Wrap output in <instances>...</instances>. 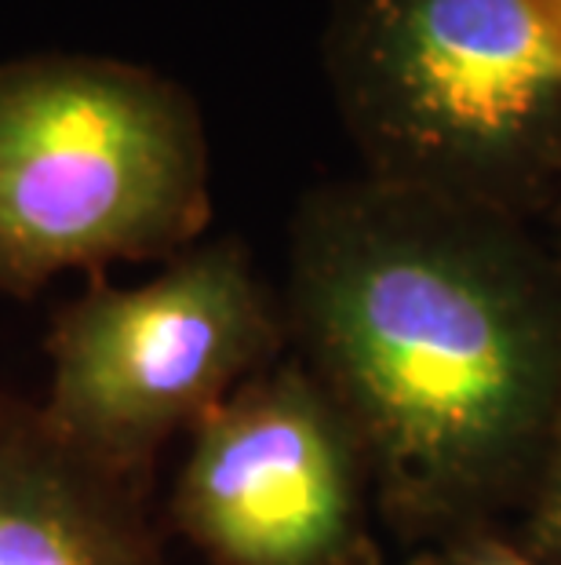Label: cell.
Instances as JSON below:
<instances>
[{
  "label": "cell",
  "mask_w": 561,
  "mask_h": 565,
  "mask_svg": "<svg viewBox=\"0 0 561 565\" xmlns=\"http://www.w3.org/2000/svg\"><path fill=\"white\" fill-rule=\"evenodd\" d=\"M150 486L74 449L0 394V565H164Z\"/></svg>",
  "instance_id": "6"
},
{
  "label": "cell",
  "mask_w": 561,
  "mask_h": 565,
  "mask_svg": "<svg viewBox=\"0 0 561 565\" xmlns=\"http://www.w3.org/2000/svg\"><path fill=\"white\" fill-rule=\"evenodd\" d=\"M525 540L521 547L547 565H561V413L547 441L543 463L525 497Z\"/></svg>",
  "instance_id": "7"
},
{
  "label": "cell",
  "mask_w": 561,
  "mask_h": 565,
  "mask_svg": "<svg viewBox=\"0 0 561 565\" xmlns=\"http://www.w3.org/2000/svg\"><path fill=\"white\" fill-rule=\"evenodd\" d=\"M289 354L284 303L237 237L197 242L158 278L125 288L91 274L47 332L37 402L58 435L117 475L153 482L179 430Z\"/></svg>",
  "instance_id": "4"
},
{
  "label": "cell",
  "mask_w": 561,
  "mask_h": 565,
  "mask_svg": "<svg viewBox=\"0 0 561 565\" xmlns=\"http://www.w3.org/2000/svg\"><path fill=\"white\" fill-rule=\"evenodd\" d=\"M281 303L393 533L427 547L529 497L561 413V263L518 215L373 175L317 186Z\"/></svg>",
  "instance_id": "1"
},
{
  "label": "cell",
  "mask_w": 561,
  "mask_h": 565,
  "mask_svg": "<svg viewBox=\"0 0 561 565\" xmlns=\"http://www.w3.org/2000/svg\"><path fill=\"white\" fill-rule=\"evenodd\" d=\"M321 55L365 175L507 215L558 179L547 0H328Z\"/></svg>",
  "instance_id": "2"
},
{
  "label": "cell",
  "mask_w": 561,
  "mask_h": 565,
  "mask_svg": "<svg viewBox=\"0 0 561 565\" xmlns=\"http://www.w3.org/2000/svg\"><path fill=\"white\" fill-rule=\"evenodd\" d=\"M208 220V139L183 84L103 55L0 63V292L169 263Z\"/></svg>",
  "instance_id": "3"
},
{
  "label": "cell",
  "mask_w": 561,
  "mask_h": 565,
  "mask_svg": "<svg viewBox=\"0 0 561 565\" xmlns=\"http://www.w3.org/2000/svg\"><path fill=\"white\" fill-rule=\"evenodd\" d=\"M547 4H551V8L558 11V15H561V0H547Z\"/></svg>",
  "instance_id": "9"
},
{
  "label": "cell",
  "mask_w": 561,
  "mask_h": 565,
  "mask_svg": "<svg viewBox=\"0 0 561 565\" xmlns=\"http://www.w3.org/2000/svg\"><path fill=\"white\" fill-rule=\"evenodd\" d=\"M409 565H547V562L529 555L521 544L499 540L488 529H474V533L427 544Z\"/></svg>",
  "instance_id": "8"
},
{
  "label": "cell",
  "mask_w": 561,
  "mask_h": 565,
  "mask_svg": "<svg viewBox=\"0 0 561 565\" xmlns=\"http://www.w3.org/2000/svg\"><path fill=\"white\" fill-rule=\"evenodd\" d=\"M373 471L292 351L190 430L169 519L216 565H384Z\"/></svg>",
  "instance_id": "5"
}]
</instances>
